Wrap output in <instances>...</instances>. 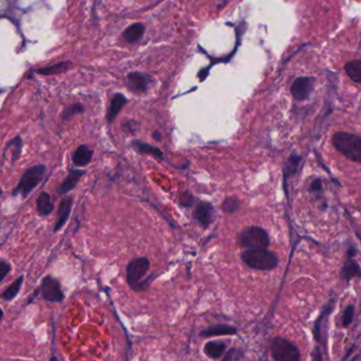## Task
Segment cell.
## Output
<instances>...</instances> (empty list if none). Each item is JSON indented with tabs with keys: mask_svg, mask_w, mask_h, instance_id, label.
Here are the masks:
<instances>
[{
	"mask_svg": "<svg viewBox=\"0 0 361 361\" xmlns=\"http://www.w3.org/2000/svg\"><path fill=\"white\" fill-rule=\"evenodd\" d=\"M45 173L46 166L42 164L27 168L23 172L15 189L13 190V196H21L22 198H26L41 183Z\"/></svg>",
	"mask_w": 361,
	"mask_h": 361,
	"instance_id": "obj_3",
	"label": "cell"
},
{
	"mask_svg": "<svg viewBox=\"0 0 361 361\" xmlns=\"http://www.w3.org/2000/svg\"><path fill=\"white\" fill-rule=\"evenodd\" d=\"M241 202L236 197H228L222 203V210L225 213H235L239 210Z\"/></svg>",
	"mask_w": 361,
	"mask_h": 361,
	"instance_id": "obj_25",
	"label": "cell"
},
{
	"mask_svg": "<svg viewBox=\"0 0 361 361\" xmlns=\"http://www.w3.org/2000/svg\"><path fill=\"white\" fill-rule=\"evenodd\" d=\"M355 253H356V249L353 248V247H351V249L348 251V257H349V258L354 257V256H355Z\"/></svg>",
	"mask_w": 361,
	"mask_h": 361,
	"instance_id": "obj_34",
	"label": "cell"
},
{
	"mask_svg": "<svg viewBox=\"0 0 361 361\" xmlns=\"http://www.w3.org/2000/svg\"><path fill=\"white\" fill-rule=\"evenodd\" d=\"M312 361H322V355L319 348H315L312 354Z\"/></svg>",
	"mask_w": 361,
	"mask_h": 361,
	"instance_id": "obj_32",
	"label": "cell"
},
{
	"mask_svg": "<svg viewBox=\"0 0 361 361\" xmlns=\"http://www.w3.org/2000/svg\"><path fill=\"white\" fill-rule=\"evenodd\" d=\"M195 219L203 227H208L214 220V208L208 202H200L193 211Z\"/></svg>",
	"mask_w": 361,
	"mask_h": 361,
	"instance_id": "obj_10",
	"label": "cell"
},
{
	"mask_svg": "<svg viewBox=\"0 0 361 361\" xmlns=\"http://www.w3.org/2000/svg\"><path fill=\"white\" fill-rule=\"evenodd\" d=\"M23 283V277L20 276L18 279H16L15 281H14L7 290L2 294V298L4 300H7V301H11L13 300L14 298H15L19 291H20V288H21V285Z\"/></svg>",
	"mask_w": 361,
	"mask_h": 361,
	"instance_id": "obj_24",
	"label": "cell"
},
{
	"mask_svg": "<svg viewBox=\"0 0 361 361\" xmlns=\"http://www.w3.org/2000/svg\"><path fill=\"white\" fill-rule=\"evenodd\" d=\"M224 351H225V344L222 342H215V341L207 342L204 348V353L212 359L221 357Z\"/></svg>",
	"mask_w": 361,
	"mask_h": 361,
	"instance_id": "obj_22",
	"label": "cell"
},
{
	"mask_svg": "<svg viewBox=\"0 0 361 361\" xmlns=\"http://www.w3.org/2000/svg\"><path fill=\"white\" fill-rule=\"evenodd\" d=\"M36 208L37 212L41 216H47L51 214L54 210V204L51 201V197L48 192L42 191L36 201Z\"/></svg>",
	"mask_w": 361,
	"mask_h": 361,
	"instance_id": "obj_15",
	"label": "cell"
},
{
	"mask_svg": "<svg viewBox=\"0 0 361 361\" xmlns=\"http://www.w3.org/2000/svg\"><path fill=\"white\" fill-rule=\"evenodd\" d=\"M22 146H23V141H22V138L19 135L13 137L11 141L8 142L6 149L13 148L12 157H11V162L12 163H15L19 158V156L21 154V151H22Z\"/></svg>",
	"mask_w": 361,
	"mask_h": 361,
	"instance_id": "obj_23",
	"label": "cell"
},
{
	"mask_svg": "<svg viewBox=\"0 0 361 361\" xmlns=\"http://www.w3.org/2000/svg\"><path fill=\"white\" fill-rule=\"evenodd\" d=\"M337 151L349 160L361 164V137L344 131H338L331 138Z\"/></svg>",
	"mask_w": 361,
	"mask_h": 361,
	"instance_id": "obj_2",
	"label": "cell"
},
{
	"mask_svg": "<svg viewBox=\"0 0 361 361\" xmlns=\"http://www.w3.org/2000/svg\"><path fill=\"white\" fill-rule=\"evenodd\" d=\"M301 161V156L297 155V154H292L288 158L287 164H286V172L287 175H295L298 167H299V163Z\"/></svg>",
	"mask_w": 361,
	"mask_h": 361,
	"instance_id": "obj_27",
	"label": "cell"
},
{
	"mask_svg": "<svg viewBox=\"0 0 361 361\" xmlns=\"http://www.w3.org/2000/svg\"><path fill=\"white\" fill-rule=\"evenodd\" d=\"M237 333V329L234 326L226 324H216L208 327L204 331H202V336H222V335H234Z\"/></svg>",
	"mask_w": 361,
	"mask_h": 361,
	"instance_id": "obj_19",
	"label": "cell"
},
{
	"mask_svg": "<svg viewBox=\"0 0 361 361\" xmlns=\"http://www.w3.org/2000/svg\"><path fill=\"white\" fill-rule=\"evenodd\" d=\"M3 317H4V312H3L2 309H0V320L3 319Z\"/></svg>",
	"mask_w": 361,
	"mask_h": 361,
	"instance_id": "obj_35",
	"label": "cell"
},
{
	"mask_svg": "<svg viewBox=\"0 0 361 361\" xmlns=\"http://www.w3.org/2000/svg\"><path fill=\"white\" fill-rule=\"evenodd\" d=\"M152 136H153V138L156 140L157 142H161V141H162V134H161V132L154 131V132L152 133Z\"/></svg>",
	"mask_w": 361,
	"mask_h": 361,
	"instance_id": "obj_33",
	"label": "cell"
},
{
	"mask_svg": "<svg viewBox=\"0 0 361 361\" xmlns=\"http://www.w3.org/2000/svg\"><path fill=\"white\" fill-rule=\"evenodd\" d=\"M132 147L135 149L141 154H149L157 160H164V153L162 150H160L156 147H153L150 144L140 142V141H133L132 142Z\"/></svg>",
	"mask_w": 361,
	"mask_h": 361,
	"instance_id": "obj_16",
	"label": "cell"
},
{
	"mask_svg": "<svg viewBox=\"0 0 361 361\" xmlns=\"http://www.w3.org/2000/svg\"><path fill=\"white\" fill-rule=\"evenodd\" d=\"M242 261L257 270H271L279 264L278 256L267 248L246 249L241 254Z\"/></svg>",
	"mask_w": 361,
	"mask_h": 361,
	"instance_id": "obj_1",
	"label": "cell"
},
{
	"mask_svg": "<svg viewBox=\"0 0 361 361\" xmlns=\"http://www.w3.org/2000/svg\"><path fill=\"white\" fill-rule=\"evenodd\" d=\"M85 111V108L81 104L79 103H76V104H72L68 107H66V109L64 110L63 112V115H62V119L64 122H67L68 120H70L71 118H73L74 115L76 114H80Z\"/></svg>",
	"mask_w": 361,
	"mask_h": 361,
	"instance_id": "obj_26",
	"label": "cell"
},
{
	"mask_svg": "<svg viewBox=\"0 0 361 361\" xmlns=\"http://www.w3.org/2000/svg\"><path fill=\"white\" fill-rule=\"evenodd\" d=\"M128 103V99L125 95L118 93L115 94L110 103V107L108 109L107 113V121L109 124H111L115 119L118 118V115L120 114L121 110L125 107V105Z\"/></svg>",
	"mask_w": 361,
	"mask_h": 361,
	"instance_id": "obj_13",
	"label": "cell"
},
{
	"mask_svg": "<svg viewBox=\"0 0 361 361\" xmlns=\"http://www.w3.org/2000/svg\"><path fill=\"white\" fill-rule=\"evenodd\" d=\"M144 33H145V26L142 23H133L128 26L123 33V38L129 43H135L142 39Z\"/></svg>",
	"mask_w": 361,
	"mask_h": 361,
	"instance_id": "obj_18",
	"label": "cell"
},
{
	"mask_svg": "<svg viewBox=\"0 0 361 361\" xmlns=\"http://www.w3.org/2000/svg\"><path fill=\"white\" fill-rule=\"evenodd\" d=\"M341 277L346 281H350L353 278H361V267L358 262L354 259L349 258L342 267Z\"/></svg>",
	"mask_w": 361,
	"mask_h": 361,
	"instance_id": "obj_17",
	"label": "cell"
},
{
	"mask_svg": "<svg viewBox=\"0 0 361 361\" xmlns=\"http://www.w3.org/2000/svg\"><path fill=\"white\" fill-rule=\"evenodd\" d=\"M72 206H73V198L72 197H67L61 202L59 210H57V219L54 227V233H57L65 226L70 216Z\"/></svg>",
	"mask_w": 361,
	"mask_h": 361,
	"instance_id": "obj_11",
	"label": "cell"
},
{
	"mask_svg": "<svg viewBox=\"0 0 361 361\" xmlns=\"http://www.w3.org/2000/svg\"><path fill=\"white\" fill-rule=\"evenodd\" d=\"M85 170L81 169H71L68 173L67 178L64 180V182L61 184L59 192L61 195H66L70 192L72 189H74L76 185L78 184L80 178L85 175Z\"/></svg>",
	"mask_w": 361,
	"mask_h": 361,
	"instance_id": "obj_12",
	"label": "cell"
},
{
	"mask_svg": "<svg viewBox=\"0 0 361 361\" xmlns=\"http://www.w3.org/2000/svg\"><path fill=\"white\" fill-rule=\"evenodd\" d=\"M344 70L348 76L355 82L361 84V60L352 61L345 64Z\"/></svg>",
	"mask_w": 361,
	"mask_h": 361,
	"instance_id": "obj_21",
	"label": "cell"
},
{
	"mask_svg": "<svg viewBox=\"0 0 361 361\" xmlns=\"http://www.w3.org/2000/svg\"><path fill=\"white\" fill-rule=\"evenodd\" d=\"M93 157V150L87 145H80L72 155V162L76 167H85L88 165Z\"/></svg>",
	"mask_w": 361,
	"mask_h": 361,
	"instance_id": "obj_14",
	"label": "cell"
},
{
	"mask_svg": "<svg viewBox=\"0 0 361 361\" xmlns=\"http://www.w3.org/2000/svg\"><path fill=\"white\" fill-rule=\"evenodd\" d=\"M149 268H150V261L145 257L133 259L132 261L129 262L126 270L127 282L132 290L136 292L145 290L146 286L141 281L144 277H145Z\"/></svg>",
	"mask_w": 361,
	"mask_h": 361,
	"instance_id": "obj_5",
	"label": "cell"
},
{
	"mask_svg": "<svg viewBox=\"0 0 361 361\" xmlns=\"http://www.w3.org/2000/svg\"><path fill=\"white\" fill-rule=\"evenodd\" d=\"M310 192H312V193H320V192H322V182H321V180L317 179L311 184Z\"/></svg>",
	"mask_w": 361,
	"mask_h": 361,
	"instance_id": "obj_31",
	"label": "cell"
},
{
	"mask_svg": "<svg viewBox=\"0 0 361 361\" xmlns=\"http://www.w3.org/2000/svg\"><path fill=\"white\" fill-rule=\"evenodd\" d=\"M153 82V78L148 74L141 73V72H131L127 76V84L129 90H131L134 93L141 94L145 93L151 84Z\"/></svg>",
	"mask_w": 361,
	"mask_h": 361,
	"instance_id": "obj_8",
	"label": "cell"
},
{
	"mask_svg": "<svg viewBox=\"0 0 361 361\" xmlns=\"http://www.w3.org/2000/svg\"><path fill=\"white\" fill-rule=\"evenodd\" d=\"M195 203V198L193 196L188 192V191H184L180 195V204L183 207H190L192 204Z\"/></svg>",
	"mask_w": 361,
	"mask_h": 361,
	"instance_id": "obj_29",
	"label": "cell"
},
{
	"mask_svg": "<svg viewBox=\"0 0 361 361\" xmlns=\"http://www.w3.org/2000/svg\"><path fill=\"white\" fill-rule=\"evenodd\" d=\"M315 79L313 77H298L291 86V93L297 100L309 98L314 90Z\"/></svg>",
	"mask_w": 361,
	"mask_h": 361,
	"instance_id": "obj_9",
	"label": "cell"
},
{
	"mask_svg": "<svg viewBox=\"0 0 361 361\" xmlns=\"http://www.w3.org/2000/svg\"><path fill=\"white\" fill-rule=\"evenodd\" d=\"M354 318V307L353 306H349L348 308L345 309L344 313H343V317H342V325L344 327H348Z\"/></svg>",
	"mask_w": 361,
	"mask_h": 361,
	"instance_id": "obj_28",
	"label": "cell"
},
{
	"mask_svg": "<svg viewBox=\"0 0 361 361\" xmlns=\"http://www.w3.org/2000/svg\"><path fill=\"white\" fill-rule=\"evenodd\" d=\"M11 271V264L6 261L0 262V282H3L4 279L8 276V273Z\"/></svg>",
	"mask_w": 361,
	"mask_h": 361,
	"instance_id": "obj_30",
	"label": "cell"
},
{
	"mask_svg": "<svg viewBox=\"0 0 361 361\" xmlns=\"http://www.w3.org/2000/svg\"><path fill=\"white\" fill-rule=\"evenodd\" d=\"M41 295L43 299L50 302H62L65 298L60 281L51 276L42 280Z\"/></svg>",
	"mask_w": 361,
	"mask_h": 361,
	"instance_id": "obj_7",
	"label": "cell"
},
{
	"mask_svg": "<svg viewBox=\"0 0 361 361\" xmlns=\"http://www.w3.org/2000/svg\"><path fill=\"white\" fill-rule=\"evenodd\" d=\"M71 68V63L70 62H62V63H57L55 65H51L45 68H40L35 70L36 73L40 74V75H56L63 73V72L69 70Z\"/></svg>",
	"mask_w": 361,
	"mask_h": 361,
	"instance_id": "obj_20",
	"label": "cell"
},
{
	"mask_svg": "<svg viewBox=\"0 0 361 361\" xmlns=\"http://www.w3.org/2000/svg\"><path fill=\"white\" fill-rule=\"evenodd\" d=\"M271 356L276 361H299L300 351L297 346L282 337H276L270 345Z\"/></svg>",
	"mask_w": 361,
	"mask_h": 361,
	"instance_id": "obj_6",
	"label": "cell"
},
{
	"mask_svg": "<svg viewBox=\"0 0 361 361\" xmlns=\"http://www.w3.org/2000/svg\"><path fill=\"white\" fill-rule=\"evenodd\" d=\"M269 243L270 241L267 232L259 226H249L245 228L238 236V244L243 248H267Z\"/></svg>",
	"mask_w": 361,
	"mask_h": 361,
	"instance_id": "obj_4",
	"label": "cell"
}]
</instances>
